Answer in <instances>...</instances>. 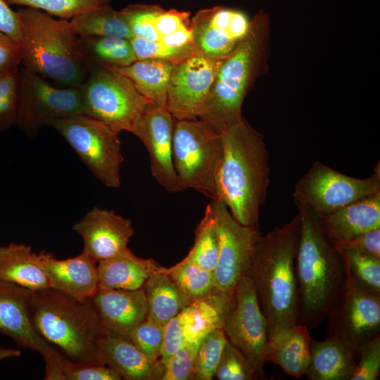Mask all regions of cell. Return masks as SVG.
I'll return each instance as SVG.
<instances>
[{
  "instance_id": "cell-1",
  "label": "cell",
  "mask_w": 380,
  "mask_h": 380,
  "mask_svg": "<svg viewBox=\"0 0 380 380\" xmlns=\"http://www.w3.org/2000/svg\"><path fill=\"white\" fill-rule=\"evenodd\" d=\"M222 159L217 200L241 224L259 230L260 208L270 183V156L262 135L243 118L221 134Z\"/></svg>"
},
{
  "instance_id": "cell-2",
  "label": "cell",
  "mask_w": 380,
  "mask_h": 380,
  "mask_svg": "<svg viewBox=\"0 0 380 380\" xmlns=\"http://www.w3.org/2000/svg\"><path fill=\"white\" fill-rule=\"evenodd\" d=\"M300 234L298 214L281 227L259 236L247 274L252 279L267 320L268 338L298 324L295 262ZM268 340V339H267Z\"/></svg>"
},
{
  "instance_id": "cell-3",
  "label": "cell",
  "mask_w": 380,
  "mask_h": 380,
  "mask_svg": "<svg viewBox=\"0 0 380 380\" xmlns=\"http://www.w3.org/2000/svg\"><path fill=\"white\" fill-rule=\"evenodd\" d=\"M295 262L298 298V324L314 329L340 300L347 272L340 251L324 231L321 219L305 210Z\"/></svg>"
},
{
  "instance_id": "cell-4",
  "label": "cell",
  "mask_w": 380,
  "mask_h": 380,
  "mask_svg": "<svg viewBox=\"0 0 380 380\" xmlns=\"http://www.w3.org/2000/svg\"><path fill=\"white\" fill-rule=\"evenodd\" d=\"M270 20L263 10L251 19L248 34L220 64L198 115L210 129L221 134L242 118L248 91L267 70Z\"/></svg>"
},
{
  "instance_id": "cell-5",
  "label": "cell",
  "mask_w": 380,
  "mask_h": 380,
  "mask_svg": "<svg viewBox=\"0 0 380 380\" xmlns=\"http://www.w3.org/2000/svg\"><path fill=\"white\" fill-rule=\"evenodd\" d=\"M28 312L37 334L63 357L75 364H103L99 341L104 331L91 298L50 287L31 290Z\"/></svg>"
},
{
  "instance_id": "cell-6",
  "label": "cell",
  "mask_w": 380,
  "mask_h": 380,
  "mask_svg": "<svg viewBox=\"0 0 380 380\" xmlns=\"http://www.w3.org/2000/svg\"><path fill=\"white\" fill-rule=\"evenodd\" d=\"M22 31V61L26 69L59 87H80L89 68L68 20L56 19L40 10L18 11Z\"/></svg>"
},
{
  "instance_id": "cell-7",
  "label": "cell",
  "mask_w": 380,
  "mask_h": 380,
  "mask_svg": "<svg viewBox=\"0 0 380 380\" xmlns=\"http://www.w3.org/2000/svg\"><path fill=\"white\" fill-rule=\"evenodd\" d=\"M222 156L221 134L198 118L175 119L172 159L184 190L190 188L217 201L216 181Z\"/></svg>"
},
{
  "instance_id": "cell-8",
  "label": "cell",
  "mask_w": 380,
  "mask_h": 380,
  "mask_svg": "<svg viewBox=\"0 0 380 380\" xmlns=\"http://www.w3.org/2000/svg\"><path fill=\"white\" fill-rule=\"evenodd\" d=\"M84 114L120 133H133L149 101L131 80L108 68H91L80 86Z\"/></svg>"
},
{
  "instance_id": "cell-9",
  "label": "cell",
  "mask_w": 380,
  "mask_h": 380,
  "mask_svg": "<svg viewBox=\"0 0 380 380\" xmlns=\"http://www.w3.org/2000/svg\"><path fill=\"white\" fill-rule=\"evenodd\" d=\"M51 127L64 138L86 167L106 186H120V167L124 158L118 132L85 114L57 120Z\"/></svg>"
},
{
  "instance_id": "cell-10",
  "label": "cell",
  "mask_w": 380,
  "mask_h": 380,
  "mask_svg": "<svg viewBox=\"0 0 380 380\" xmlns=\"http://www.w3.org/2000/svg\"><path fill=\"white\" fill-rule=\"evenodd\" d=\"M380 191L379 163L369 177L346 175L315 162L296 184L293 198L298 210L322 218L358 199Z\"/></svg>"
},
{
  "instance_id": "cell-11",
  "label": "cell",
  "mask_w": 380,
  "mask_h": 380,
  "mask_svg": "<svg viewBox=\"0 0 380 380\" xmlns=\"http://www.w3.org/2000/svg\"><path fill=\"white\" fill-rule=\"evenodd\" d=\"M84 114L80 87H56L23 67L19 70L15 125L30 137L57 120Z\"/></svg>"
},
{
  "instance_id": "cell-12",
  "label": "cell",
  "mask_w": 380,
  "mask_h": 380,
  "mask_svg": "<svg viewBox=\"0 0 380 380\" xmlns=\"http://www.w3.org/2000/svg\"><path fill=\"white\" fill-rule=\"evenodd\" d=\"M228 341L237 348L253 367L258 379H265V349L267 323L260 308L251 277L244 274L234 289V297L222 324Z\"/></svg>"
},
{
  "instance_id": "cell-13",
  "label": "cell",
  "mask_w": 380,
  "mask_h": 380,
  "mask_svg": "<svg viewBox=\"0 0 380 380\" xmlns=\"http://www.w3.org/2000/svg\"><path fill=\"white\" fill-rule=\"evenodd\" d=\"M210 204L219 234V254L213 271L215 289L219 292H232L247 273L261 234L258 229L238 222L222 201H211Z\"/></svg>"
},
{
  "instance_id": "cell-14",
  "label": "cell",
  "mask_w": 380,
  "mask_h": 380,
  "mask_svg": "<svg viewBox=\"0 0 380 380\" xmlns=\"http://www.w3.org/2000/svg\"><path fill=\"white\" fill-rule=\"evenodd\" d=\"M31 290L0 281V333L22 348L39 353L44 359V379L60 380V368L65 357L46 343L34 329L28 312Z\"/></svg>"
},
{
  "instance_id": "cell-15",
  "label": "cell",
  "mask_w": 380,
  "mask_h": 380,
  "mask_svg": "<svg viewBox=\"0 0 380 380\" xmlns=\"http://www.w3.org/2000/svg\"><path fill=\"white\" fill-rule=\"evenodd\" d=\"M327 319V336L358 352L380 336V297L361 291L347 277L345 291Z\"/></svg>"
},
{
  "instance_id": "cell-16",
  "label": "cell",
  "mask_w": 380,
  "mask_h": 380,
  "mask_svg": "<svg viewBox=\"0 0 380 380\" xmlns=\"http://www.w3.org/2000/svg\"><path fill=\"white\" fill-rule=\"evenodd\" d=\"M251 19L242 11L216 6L200 9L191 19L198 54L224 60L246 37Z\"/></svg>"
},
{
  "instance_id": "cell-17",
  "label": "cell",
  "mask_w": 380,
  "mask_h": 380,
  "mask_svg": "<svg viewBox=\"0 0 380 380\" xmlns=\"http://www.w3.org/2000/svg\"><path fill=\"white\" fill-rule=\"evenodd\" d=\"M222 61L195 54L175 64L166 107L175 120L198 118Z\"/></svg>"
},
{
  "instance_id": "cell-18",
  "label": "cell",
  "mask_w": 380,
  "mask_h": 380,
  "mask_svg": "<svg viewBox=\"0 0 380 380\" xmlns=\"http://www.w3.org/2000/svg\"><path fill=\"white\" fill-rule=\"evenodd\" d=\"M174 125L167 107L149 103L132 133L147 149L153 177L170 193L184 190L173 164Z\"/></svg>"
},
{
  "instance_id": "cell-19",
  "label": "cell",
  "mask_w": 380,
  "mask_h": 380,
  "mask_svg": "<svg viewBox=\"0 0 380 380\" xmlns=\"http://www.w3.org/2000/svg\"><path fill=\"white\" fill-rule=\"evenodd\" d=\"M82 237L83 252L96 262L113 258L129 249L134 234L132 221L113 210L94 207L72 226Z\"/></svg>"
},
{
  "instance_id": "cell-20",
  "label": "cell",
  "mask_w": 380,
  "mask_h": 380,
  "mask_svg": "<svg viewBox=\"0 0 380 380\" xmlns=\"http://www.w3.org/2000/svg\"><path fill=\"white\" fill-rule=\"evenodd\" d=\"M104 334L129 338L132 331L147 317L144 292L99 288L91 297Z\"/></svg>"
},
{
  "instance_id": "cell-21",
  "label": "cell",
  "mask_w": 380,
  "mask_h": 380,
  "mask_svg": "<svg viewBox=\"0 0 380 380\" xmlns=\"http://www.w3.org/2000/svg\"><path fill=\"white\" fill-rule=\"evenodd\" d=\"M39 255L50 288L77 298H91L99 289L97 262L84 252L65 260L45 251Z\"/></svg>"
},
{
  "instance_id": "cell-22",
  "label": "cell",
  "mask_w": 380,
  "mask_h": 380,
  "mask_svg": "<svg viewBox=\"0 0 380 380\" xmlns=\"http://www.w3.org/2000/svg\"><path fill=\"white\" fill-rule=\"evenodd\" d=\"M103 364L127 380L161 379L165 366L160 360L150 361L129 338L104 334L99 341Z\"/></svg>"
},
{
  "instance_id": "cell-23",
  "label": "cell",
  "mask_w": 380,
  "mask_h": 380,
  "mask_svg": "<svg viewBox=\"0 0 380 380\" xmlns=\"http://www.w3.org/2000/svg\"><path fill=\"white\" fill-rule=\"evenodd\" d=\"M322 227L334 242H343L380 228V191L358 199L320 218Z\"/></svg>"
},
{
  "instance_id": "cell-24",
  "label": "cell",
  "mask_w": 380,
  "mask_h": 380,
  "mask_svg": "<svg viewBox=\"0 0 380 380\" xmlns=\"http://www.w3.org/2000/svg\"><path fill=\"white\" fill-rule=\"evenodd\" d=\"M311 338L308 329L296 324L268 338L265 362L279 366L284 373L297 379L305 376L310 362Z\"/></svg>"
},
{
  "instance_id": "cell-25",
  "label": "cell",
  "mask_w": 380,
  "mask_h": 380,
  "mask_svg": "<svg viewBox=\"0 0 380 380\" xmlns=\"http://www.w3.org/2000/svg\"><path fill=\"white\" fill-rule=\"evenodd\" d=\"M356 352L339 339L327 336L310 341V362L305 376L309 380H350L355 369Z\"/></svg>"
},
{
  "instance_id": "cell-26",
  "label": "cell",
  "mask_w": 380,
  "mask_h": 380,
  "mask_svg": "<svg viewBox=\"0 0 380 380\" xmlns=\"http://www.w3.org/2000/svg\"><path fill=\"white\" fill-rule=\"evenodd\" d=\"M160 267L153 260L137 257L127 249L97 262L99 288L118 290L141 289L149 275Z\"/></svg>"
},
{
  "instance_id": "cell-27",
  "label": "cell",
  "mask_w": 380,
  "mask_h": 380,
  "mask_svg": "<svg viewBox=\"0 0 380 380\" xmlns=\"http://www.w3.org/2000/svg\"><path fill=\"white\" fill-rule=\"evenodd\" d=\"M234 297L232 292L215 291L207 298L191 302L178 316L185 341H199L208 333L222 329L225 315Z\"/></svg>"
},
{
  "instance_id": "cell-28",
  "label": "cell",
  "mask_w": 380,
  "mask_h": 380,
  "mask_svg": "<svg viewBox=\"0 0 380 380\" xmlns=\"http://www.w3.org/2000/svg\"><path fill=\"white\" fill-rule=\"evenodd\" d=\"M0 281L32 291L49 287L39 253L23 243L0 246Z\"/></svg>"
},
{
  "instance_id": "cell-29",
  "label": "cell",
  "mask_w": 380,
  "mask_h": 380,
  "mask_svg": "<svg viewBox=\"0 0 380 380\" xmlns=\"http://www.w3.org/2000/svg\"><path fill=\"white\" fill-rule=\"evenodd\" d=\"M142 289L147 303V319L164 325L192 301L160 266L145 281Z\"/></svg>"
},
{
  "instance_id": "cell-30",
  "label": "cell",
  "mask_w": 380,
  "mask_h": 380,
  "mask_svg": "<svg viewBox=\"0 0 380 380\" xmlns=\"http://www.w3.org/2000/svg\"><path fill=\"white\" fill-rule=\"evenodd\" d=\"M174 63L157 58L137 60L127 66L106 67L129 78L149 103L166 107L167 89Z\"/></svg>"
},
{
  "instance_id": "cell-31",
  "label": "cell",
  "mask_w": 380,
  "mask_h": 380,
  "mask_svg": "<svg viewBox=\"0 0 380 380\" xmlns=\"http://www.w3.org/2000/svg\"><path fill=\"white\" fill-rule=\"evenodd\" d=\"M78 45L89 70L91 68L127 66L137 60L128 39L82 36L78 37Z\"/></svg>"
},
{
  "instance_id": "cell-32",
  "label": "cell",
  "mask_w": 380,
  "mask_h": 380,
  "mask_svg": "<svg viewBox=\"0 0 380 380\" xmlns=\"http://www.w3.org/2000/svg\"><path fill=\"white\" fill-rule=\"evenodd\" d=\"M75 34L116 37L130 39L133 35L122 14L106 4L88 10L69 20Z\"/></svg>"
},
{
  "instance_id": "cell-33",
  "label": "cell",
  "mask_w": 380,
  "mask_h": 380,
  "mask_svg": "<svg viewBox=\"0 0 380 380\" xmlns=\"http://www.w3.org/2000/svg\"><path fill=\"white\" fill-rule=\"evenodd\" d=\"M219 254V234L210 203L195 230V241L186 255L202 268L213 272Z\"/></svg>"
},
{
  "instance_id": "cell-34",
  "label": "cell",
  "mask_w": 380,
  "mask_h": 380,
  "mask_svg": "<svg viewBox=\"0 0 380 380\" xmlns=\"http://www.w3.org/2000/svg\"><path fill=\"white\" fill-rule=\"evenodd\" d=\"M166 270L192 302L204 299L215 291L213 272L202 268L187 256Z\"/></svg>"
},
{
  "instance_id": "cell-35",
  "label": "cell",
  "mask_w": 380,
  "mask_h": 380,
  "mask_svg": "<svg viewBox=\"0 0 380 380\" xmlns=\"http://www.w3.org/2000/svg\"><path fill=\"white\" fill-rule=\"evenodd\" d=\"M338 251L350 281L366 293L380 297V259L355 251Z\"/></svg>"
},
{
  "instance_id": "cell-36",
  "label": "cell",
  "mask_w": 380,
  "mask_h": 380,
  "mask_svg": "<svg viewBox=\"0 0 380 380\" xmlns=\"http://www.w3.org/2000/svg\"><path fill=\"white\" fill-rule=\"evenodd\" d=\"M227 341L222 328L211 331L201 338L196 353L193 379H213Z\"/></svg>"
},
{
  "instance_id": "cell-37",
  "label": "cell",
  "mask_w": 380,
  "mask_h": 380,
  "mask_svg": "<svg viewBox=\"0 0 380 380\" xmlns=\"http://www.w3.org/2000/svg\"><path fill=\"white\" fill-rule=\"evenodd\" d=\"M44 11L60 19L70 20L93 8L109 4L112 0H6Z\"/></svg>"
},
{
  "instance_id": "cell-38",
  "label": "cell",
  "mask_w": 380,
  "mask_h": 380,
  "mask_svg": "<svg viewBox=\"0 0 380 380\" xmlns=\"http://www.w3.org/2000/svg\"><path fill=\"white\" fill-rule=\"evenodd\" d=\"M156 4H130L122 11L133 37L148 42H158L159 36L154 27V19L163 9Z\"/></svg>"
},
{
  "instance_id": "cell-39",
  "label": "cell",
  "mask_w": 380,
  "mask_h": 380,
  "mask_svg": "<svg viewBox=\"0 0 380 380\" xmlns=\"http://www.w3.org/2000/svg\"><path fill=\"white\" fill-rule=\"evenodd\" d=\"M215 376L219 380H258L250 362L229 341L223 349Z\"/></svg>"
},
{
  "instance_id": "cell-40",
  "label": "cell",
  "mask_w": 380,
  "mask_h": 380,
  "mask_svg": "<svg viewBox=\"0 0 380 380\" xmlns=\"http://www.w3.org/2000/svg\"><path fill=\"white\" fill-rule=\"evenodd\" d=\"M20 68L0 73V132L15 125Z\"/></svg>"
},
{
  "instance_id": "cell-41",
  "label": "cell",
  "mask_w": 380,
  "mask_h": 380,
  "mask_svg": "<svg viewBox=\"0 0 380 380\" xmlns=\"http://www.w3.org/2000/svg\"><path fill=\"white\" fill-rule=\"evenodd\" d=\"M129 40L137 60L157 58L177 63L193 55L198 54L194 44L176 48L166 46L158 42H148L137 37H132Z\"/></svg>"
},
{
  "instance_id": "cell-42",
  "label": "cell",
  "mask_w": 380,
  "mask_h": 380,
  "mask_svg": "<svg viewBox=\"0 0 380 380\" xmlns=\"http://www.w3.org/2000/svg\"><path fill=\"white\" fill-rule=\"evenodd\" d=\"M199 341H184L165 365L162 380L193 379Z\"/></svg>"
},
{
  "instance_id": "cell-43",
  "label": "cell",
  "mask_w": 380,
  "mask_h": 380,
  "mask_svg": "<svg viewBox=\"0 0 380 380\" xmlns=\"http://www.w3.org/2000/svg\"><path fill=\"white\" fill-rule=\"evenodd\" d=\"M129 338L151 362L160 360L163 340V326L148 319L139 324Z\"/></svg>"
},
{
  "instance_id": "cell-44",
  "label": "cell",
  "mask_w": 380,
  "mask_h": 380,
  "mask_svg": "<svg viewBox=\"0 0 380 380\" xmlns=\"http://www.w3.org/2000/svg\"><path fill=\"white\" fill-rule=\"evenodd\" d=\"M61 380H120L121 376L105 364H75L65 359L61 365Z\"/></svg>"
},
{
  "instance_id": "cell-45",
  "label": "cell",
  "mask_w": 380,
  "mask_h": 380,
  "mask_svg": "<svg viewBox=\"0 0 380 380\" xmlns=\"http://www.w3.org/2000/svg\"><path fill=\"white\" fill-rule=\"evenodd\" d=\"M360 357L350 380H376L380 372V336L359 350Z\"/></svg>"
},
{
  "instance_id": "cell-46",
  "label": "cell",
  "mask_w": 380,
  "mask_h": 380,
  "mask_svg": "<svg viewBox=\"0 0 380 380\" xmlns=\"http://www.w3.org/2000/svg\"><path fill=\"white\" fill-rule=\"evenodd\" d=\"M190 16L189 11L163 8L154 19V27L159 36V41L166 35L190 27L191 19Z\"/></svg>"
},
{
  "instance_id": "cell-47",
  "label": "cell",
  "mask_w": 380,
  "mask_h": 380,
  "mask_svg": "<svg viewBox=\"0 0 380 380\" xmlns=\"http://www.w3.org/2000/svg\"><path fill=\"white\" fill-rule=\"evenodd\" d=\"M334 243L338 250L355 251L380 259V228L370 230L348 241Z\"/></svg>"
},
{
  "instance_id": "cell-48",
  "label": "cell",
  "mask_w": 380,
  "mask_h": 380,
  "mask_svg": "<svg viewBox=\"0 0 380 380\" xmlns=\"http://www.w3.org/2000/svg\"><path fill=\"white\" fill-rule=\"evenodd\" d=\"M184 341L182 327L177 315L163 325V340L160 360L164 366Z\"/></svg>"
},
{
  "instance_id": "cell-49",
  "label": "cell",
  "mask_w": 380,
  "mask_h": 380,
  "mask_svg": "<svg viewBox=\"0 0 380 380\" xmlns=\"http://www.w3.org/2000/svg\"><path fill=\"white\" fill-rule=\"evenodd\" d=\"M22 61V45L0 32V73L19 68Z\"/></svg>"
},
{
  "instance_id": "cell-50",
  "label": "cell",
  "mask_w": 380,
  "mask_h": 380,
  "mask_svg": "<svg viewBox=\"0 0 380 380\" xmlns=\"http://www.w3.org/2000/svg\"><path fill=\"white\" fill-rule=\"evenodd\" d=\"M8 5L6 0H0V32L21 44L23 37L19 16Z\"/></svg>"
},
{
  "instance_id": "cell-51",
  "label": "cell",
  "mask_w": 380,
  "mask_h": 380,
  "mask_svg": "<svg viewBox=\"0 0 380 380\" xmlns=\"http://www.w3.org/2000/svg\"><path fill=\"white\" fill-rule=\"evenodd\" d=\"M20 355L21 351L19 350L0 347V361L7 358L19 357Z\"/></svg>"
}]
</instances>
